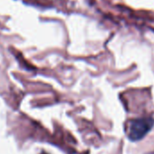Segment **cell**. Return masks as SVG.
<instances>
[{
    "instance_id": "6da1fadb",
    "label": "cell",
    "mask_w": 154,
    "mask_h": 154,
    "mask_svg": "<svg viewBox=\"0 0 154 154\" xmlns=\"http://www.w3.org/2000/svg\"><path fill=\"white\" fill-rule=\"evenodd\" d=\"M154 126V119L151 117H140L130 120L127 123V136L132 141L144 138Z\"/></svg>"
}]
</instances>
